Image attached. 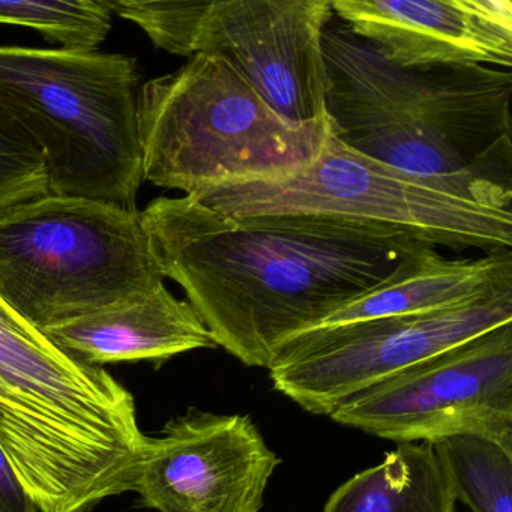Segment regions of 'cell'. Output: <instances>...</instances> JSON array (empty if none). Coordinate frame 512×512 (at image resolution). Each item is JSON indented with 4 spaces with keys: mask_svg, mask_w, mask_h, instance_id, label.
Returning <instances> with one entry per match:
<instances>
[{
    "mask_svg": "<svg viewBox=\"0 0 512 512\" xmlns=\"http://www.w3.org/2000/svg\"><path fill=\"white\" fill-rule=\"evenodd\" d=\"M280 463L250 416L190 409L148 436L133 491L158 512H260Z\"/></svg>",
    "mask_w": 512,
    "mask_h": 512,
    "instance_id": "11",
    "label": "cell"
},
{
    "mask_svg": "<svg viewBox=\"0 0 512 512\" xmlns=\"http://www.w3.org/2000/svg\"><path fill=\"white\" fill-rule=\"evenodd\" d=\"M506 292H512V251L448 259L436 247L424 245L388 280L347 302L319 326L433 313Z\"/></svg>",
    "mask_w": 512,
    "mask_h": 512,
    "instance_id": "14",
    "label": "cell"
},
{
    "mask_svg": "<svg viewBox=\"0 0 512 512\" xmlns=\"http://www.w3.org/2000/svg\"><path fill=\"white\" fill-rule=\"evenodd\" d=\"M511 322L512 292H506L433 313L319 326L284 344L269 377L305 412L328 416L361 389Z\"/></svg>",
    "mask_w": 512,
    "mask_h": 512,
    "instance_id": "10",
    "label": "cell"
},
{
    "mask_svg": "<svg viewBox=\"0 0 512 512\" xmlns=\"http://www.w3.org/2000/svg\"><path fill=\"white\" fill-rule=\"evenodd\" d=\"M139 82L131 56L0 46V104L40 148L49 194L137 211Z\"/></svg>",
    "mask_w": 512,
    "mask_h": 512,
    "instance_id": "4",
    "label": "cell"
},
{
    "mask_svg": "<svg viewBox=\"0 0 512 512\" xmlns=\"http://www.w3.org/2000/svg\"><path fill=\"white\" fill-rule=\"evenodd\" d=\"M44 194L49 184L40 148L0 104V211Z\"/></svg>",
    "mask_w": 512,
    "mask_h": 512,
    "instance_id": "18",
    "label": "cell"
},
{
    "mask_svg": "<svg viewBox=\"0 0 512 512\" xmlns=\"http://www.w3.org/2000/svg\"><path fill=\"white\" fill-rule=\"evenodd\" d=\"M322 49L326 107L397 116L442 134L470 160L511 163V71L397 67L344 25L325 29Z\"/></svg>",
    "mask_w": 512,
    "mask_h": 512,
    "instance_id": "9",
    "label": "cell"
},
{
    "mask_svg": "<svg viewBox=\"0 0 512 512\" xmlns=\"http://www.w3.org/2000/svg\"><path fill=\"white\" fill-rule=\"evenodd\" d=\"M329 131V119L287 124L226 59L208 53L139 91L143 181L185 196L295 175L317 160Z\"/></svg>",
    "mask_w": 512,
    "mask_h": 512,
    "instance_id": "5",
    "label": "cell"
},
{
    "mask_svg": "<svg viewBox=\"0 0 512 512\" xmlns=\"http://www.w3.org/2000/svg\"><path fill=\"white\" fill-rule=\"evenodd\" d=\"M140 215L164 277L215 346L266 370L284 344L427 245L350 227L239 224L188 196L158 197Z\"/></svg>",
    "mask_w": 512,
    "mask_h": 512,
    "instance_id": "1",
    "label": "cell"
},
{
    "mask_svg": "<svg viewBox=\"0 0 512 512\" xmlns=\"http://www.w3.org/2000/svg\"><path fill=\"white\" fill-rule=\"evenodd\" d=\"M433 445L457 500L473 512H512L511 451L478 436H452Z\"/></svg>",
    "mask_w": 512,
    "mask_h": 512,
    "instance_id": "16",
    "label": "cell"
},
{
    "mask_svg": "<svg viewBox=\"0 0 512 512\" xmlns=\"http://www.w3.org/2000/svg\"><path fill=\"white\" fill-rule=\"evenodd\" d=\"M109 7L158 49L226 59L287 124L328 121L322 38L332 0H109Z\"/></svg>",
    "mask_w": 512,
    "mask_h": 512,
    "instance_id": "7",
    "label": "cell"
},
{
    "mask_svg": "<svg viewBox=\"0 0 512 512\" xmlns=\"http://www.w3.org/2000/svg\"><path fill=\"white\" fill-rule=\"evenodd\" d=\"M59 349L89 365L149 361L160 367L215 343L190 302L166 284L124 304L43 331Z\"/></svg>",
    "mask_w": 512,
    "mask_h": 512,
    "instance_id": "13",
    "label": "cell"
},
{
    "mask_svg": "<svg viewBox=\"0 0 512 512\" xmlns=\"http://www.w3.org/2000/svg\"><path fill=\"white\" fill-rule=\"evenodd\" d=\"M191 199L239 224L350 227L455 251H511L512 211L455 196L344 145L329 131L311 166L286 178L206 187Z\"/></svg>",
    "mask_w": 512,
    "mask_h": 512,
    "instance_id": "3",
    "label": "cell"
},
{
    "mask_svg": "<svg viewBox=\"0 0 512 512\" xmlns=\"http://www.w3.org/2000/svg\"><path fill=\"white\" fill-rule=\"evenodd\" d=\"M0 25L41 32L64 49L95 50L112 29L107 0H0Z\"/></svg>",
    "mask_w": 512,
    "mask_h": 512,
    "instance_id": "17",
    "label": "cell"
},
{
    "mask_svg": "<svg viewBox=\"0 0 512 512\" xmlns=\"http://www.w3.org/2000/svg\"><path fill=\"white\" fill-rule=\"evenodd\" d=\"M0 512H40L0 446Z\"/></svg>",
    "mask_w": 512,
    "mask_h": 512,
    "instance_id": "19",
    "label": "cell"
},
{
    "mask_svg": "<svg viewBox=\"0 0 512 512\" xmlns=\"http://www.w3.org/2000/svg\"><path fill=\"white\" fill-rule=\"evenodd\" d=\"M328 416L397 443L478 436L512 452V322L361 389Z\"/></svg>",
    "mask_w": 512,
    "mask_h": 512,
    "instance_id": "8",
    "label": "cell"
},
{
    "mask_svg": "<svg viewBox=\"0 0 512 512\" xmlns=\"http://www.w3.org/2000/svg\"><path fill=\"white\" fill-rule=\"evenodd\" d=\"M455 503L433 443H398L382 463L341 484L323 512H455Z\"/></svg>",
    "mask_w": 512,
    "mask_h": 512,
    "instance_id": "15",
    "label": "cell"
},
{
    "mask_svg": "<svg viewBox=\"0 0 512 512\" xmlns=\"http://www.w3.org/2000/svg\"><path fill=\"white\" fill-rule=\"evenodd\" d=\"M332 11L397 67L511 71V0H332Z\"/></svg>",
    "mask_w": 512,
    "mask_h": 512,
    "instance_id": "12",
    "label": "cell"
},
{
    "mask_svg": "<svg viewBox=\"0 0 512 512\" xmlns=\"http://www.w3.org/2000/svg\"><path fill=\"white\" fill-rule=\"evenodd\" d=\"M164 278L139 211L55 194L0 211V298L40 331L140 298Z\"/></svg>",
    "mask_w": 512,
    "mask_h": 512,
    "instance_id": "6",
    "label": "cell"
},
{
    "mask_svg": "<svg viewBox=\"0 0 512 512\" xmlns=\"http://www.w3.org/2000/svg\"><path fill=\"white\" fill-rule=\"evenodd\" d=\"M146 440L124 385L0 298V446L38 511L89 512L133 491Z\"/></svg>",
    "mask_w": 512,
    "mask_h": 512,
    "instance_id": "2",
    "label": "cell"
}]
</instances>
